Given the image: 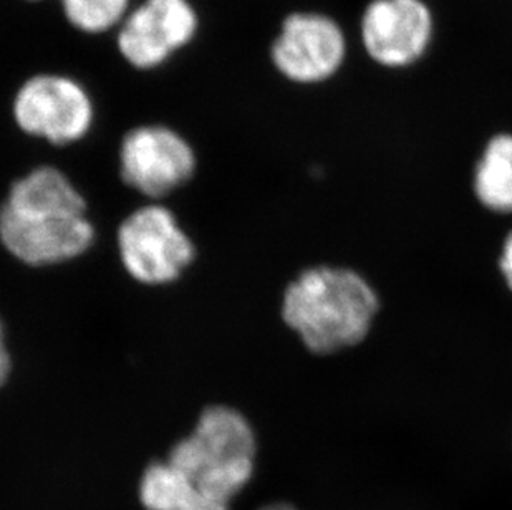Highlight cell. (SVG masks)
I'll use <instances>...</instances> for the list:
<instances>
[{"instance_id":"cell-3","label":"cell","mask_w":512,"mask_h":510,"mask_svg":"<svg viewBox=\"0 0 512 510\" xmlns=\"http://www.w3.org/2000/svg\"><path fill=\"white\" fill-rule=\"evenodd\" d=\"M257 441L249 419L226 405L199 414L193 433L171 448L166 461L213 501L229 506L251 482Z\"/></svg>"},{"instance_id":"cell-8","label":"cell","mask_w":512,"mask_h":510,"mask_svg":"<svg viewBox=\"0 0 512 510\" xmlns=\"http://www.w3.org/2000/svg\"><path fill=\"white\" fill-rule=\"evenodd\" d=\"M433 32L435 20L423 0H372L360 22L363 49L387 68L418 62L430 47Z\"/></svg>"},{"instance_id":"cell-6","label":"cell","mask_w":512,"mask_h":510,"mask_svg":"<svg viewBox=\"0 0 512 510\" xmlns=\"http://www.w3.org/2000/svg\"><path fill=\"white\" fill-rule=\"evenodd\" d=\"M123 183L150 201L170 196L196 174L193 146L170 126L143 125L128 131L118 151Z\"/></svg>"},{"instance_id":"cell-15","label":"cell","mask_w":512,"mask_h":510,"mask_svg":"<svg viewBox=\"0 0 512 510\" xmlns=\"http://www.w3.org/2000/svg\"><path fill=\"white\" fill-rule=\"evenodd\" d=\"M259 510H297L289 504H271V506L262 507Z\"/></svg>"},{"instance_id":"cell-12","label":"cell","mask_w":512,"mask_h":510,"mask_svg":"<svg viewBox=\"0 0 512 510\" xmlns=\"http://www.w3.org/2000/svg\"><path fill=\"white\" fill-rule=\"evenodd\" d=\"M60 4L75 29L102 34L125 20L130 0H60Z\"/></svg>"},{"instance_id":"cell-11","label":"cell","mask_w":512,"mask_h":510,"mask_svg":"<svg viewBox=\"0 0 512 510\" xmlns=\"http://www.w3.org/2000/svg\"><path fill=\"white\" fill-rule=\"evenodd\" d=\"M474 194L489 211L511 214L512 135L489 140L474 171Z\"/></svg>"},{"instance_id":"cell-10","label":"cell","mask_w":512,"mask_h":510,"mask_svg":"<svg viewBox=\"0 0 512 510\" xmlns=\"http://www.w3.org/2000/svg\"><path fill=\"white\" fill-rule=\"evenodd\" d=\"M138 494L146 510H229V506L206 496L168 461L146 467Z\"/></svg>"},{"instance_id":"cell-1","label":"cell","mask_w":512,"mask_h":510,"mask_svg":"<svg viewBox=\"0 0 512 510\" xmlns=\"http://www.w3.org/2000/svg\"><path fill=\"white\" fill-rule=\"evenodd\" d=\"M93 242L87 199L54 166L15 179L0 204V244L20 264L37 269L67 264L87 254Z\"/></svg>"},{"instance_id":"cell-2","label":"cell","mask_w":512,"mask_h":510,"mask_svg":"<svg viewBox=\"0 0 512 510\" xmlns=\"http://www.w3.org/2000/svg\"><path fill=\"white\" fill-rule=\"evenodd\" d=\"M378 310L380 300L368 280L343 267L302 270L282 294L285 325L320 357L360 345L370 335Z\"/></svg>"},{"instance_id":"cell-7","label":"cell","mask_w":512,"mask_h":510,"mask_svg":"<svg viewBox=\"0 0 512 510\" xmlns=\"http://www.w3.org/2000/svg\"><path fill=\"white\" fill-rule=\"evenodd\" d=\"M345 57L342 27L329 15L314 12L287 15L271 50L277 72L300 85L327 82L342 68Z\"/></svg>"},{"instance_id":"cell-14","label":"cell","mask_w":512,"mask_h":510,"mask_svg":"<svg viewBox=\"0 0 512 510\" xmlns=\"http://www.w3.org/2000/svg\"><path fill=\"white\" fill-rule=\"evenodd\" d=\"M499 269H501V274L506 280V285L512 292V232L504 241L503 252H501V259H499Z\"/></svg>"},{"instance_id":"cell-5","label":"cell","mask_w":512,"mask_h":510,"mask_svg":"<svg viewBox=\"0 0 512 510\" xmlns=\"http://www.w3.org/2000/svg\"><path fill=\"white\" fill-rule=\"evenodd\" d=\"M15 125L25 135L54 146L83 140L92 130L95 106L87 90L73 78L40 73L15 93Z\"/></svg>"},{"instance_id":"cell-9","label":"cell","mask_w":512,"mask_h":510,"mask_svg":"<svg viewBox=\"0 0 512 510\" xmlns=\"http://www.w3.org/2000/svg\"><path fill=\"white\" fill-rule=\"evenodd\" d=\"M198 15L188 0H146L121 25L118 49L138 70L160 67L193 40Z\"/></svg>"},{"instance_id":"cell-4","label":"cell","mask_w":512,"mask_h":510,"mask_svg":"<svg viewBox=\"0 0 512 510\" xmlns=\"http://www.w3.org/2000/svg\"><path fill=\"white\" fill-rule=\"evenodd\" d=\"M121 267L148 287L170 285L196 260V246L170 207L151 201L121 221L116 231Z\"/></svg>"},{"instance_id":"cell-13","label":"cell","mask_w":512,"mask_h":510,"mask_svg":"<svg viewBox=\"0 0 512 510\" xmlns=\"http://www.w3.org/2000/svg\"><path fill=\"white\" fill-rule=\"evenodd\" d=\"M12 373V357H10L7 340H5L4 323L0 320V388L9 380Z\"/></svg>"}]
</instances>
